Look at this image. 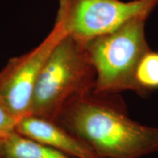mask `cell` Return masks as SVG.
<instances>
[{
  "label": "cell",
  "mask_w": 158,
  "mask_h": 158,
  "mask_svg": "<svg viewBox=\"0 0 158 158\" xmlns=\"http://www.w3.org/2000/svg\"><path fill=\"white\" fill-rule=\"evenodd\" d=\"M57 122L100 158H141L158 152V127L133 119L118 94L92 91L74 97Z\"/></svg>",
  "instance_id": "1"
},
{
  "label": "cell",
  "mask_w": 158,
  "mask_h": 158,
  "mask_svg": "<svg viewBox=\"0 0 158 158\" xmlns=\"http://www.w3.org/2000/svg\"><path fill=\"white\" fill-rule=\"evenodd\" d=\"M94 83L95 73L84 45L65 35L43 66L28 115L57 122L69 100L92 92Z\"/></svg>",
  "instance_id": "2"
},
{
  "label": "cell",
  "mask_w": 158,
  "mask_h": 158,
  "mask_svg": "<svg viewBox=\"0 0 158 158\" xmlns=\"http://www.w3.org/2000/svg\"><path fill=\"white\" fill-rule=\"evenodd\" d=\"M146 20L143 18L130 20L116 30L84 45L95 73L94 93L135 92L136 66L150 49L144 30Z\"/></svg>",
  "instance_id": "3"
},
{
  "label": "cell",
  "mask_w": 158,
  "mask_h": 158,
  "mask_svg": "<svg viewBox=\"0 0 158 158\" xmlns=\"http://www.w3.org/2000/svg\"><path fill=\"white\" fill-rule=\"evenodd\" d=\"M158 0H59L55 23L83 45L130 20L147 19Z\"/></svg>",
  "instance_id": "4"
},
{
  "label": "cell",
  "mask_w": 158,
  "mask_h": 158,
  "mask_svg": "<svg viewBox=\"0 0 158 158\" xmlns=\"http://www.w3.org/2000/svg\"><path fill=\"white\" fill-rule=\"evenodd\" d=\"M65 35L55 23L40 43L28 52L11 59L0 71V101L19 121L29 114L40 74L55 45Z\"/></svg>",
  "instance_id": "5"
},
{
  "label": "cell",
  "mask_w": 158,
  "mask_h": 158,
  "mask_svg": "<svg viewBox=\"0 0 158 158\" xmlns=\"http://www.w3.org/2000/svg\"><path fill=\"white\" fill-rule=\"evenodd\" d=\"M15 132L76 158H100L58 122L27 115L18 122Z\"/></svg>",
  "instance_id": "6"
},
{
  "label": "cell",
  "mask_w": 158,
  "mask_h": 158,
  "mask_svg": "<svg viewBox=\"0 0 158 158\" xmlns=\"http://www.w3.org/2000/svg\"><path fill=\"white\" fill-rule=\"evenodd\" d=\"M3 158H76L13 132L5 138Z\"/></svg>",
  "instance_id": "7"
},
{
  "label": "cell",
  "mask_w": 158,
  "mask_h": 158,
  "mask_svg": "<svg viewBox=\"0 0 158 158\" xmlns=\"http://www.w3.org/2000/svg\"><path fill=\"white\" fill-rule=\"evenodd\" d=\"M135 92L140 95L158 89V52L149 49L138 62L134 73Z\"/></svg>",
  "instance_id": "8"
},
{
  "label": "cell",
  "mask_w": 158,
  "mask_h": 158,
  "mask_svg": "<svg viewBox=\"0 0 158 158\" xmlns=\"http://www.w3.org/2000/svg\"><path fill=\"white\" fill-rule=\"evenodd\" d=\"M19 119L0 101V138H5L15 131Z\"/></svg>",
  "instance_id": "9"
},
{
  "label": "cell",
  "mask_w": 158,
  "mask_h": 158,
  "mask_svg": "<svg viewBox=\"0 0 158 158\" xmlns=\"http://www.w3.org/2000/svg\"><path fill=\"white\" fill-rule=\"evenodd\" d=\"M5 138H0V158L4 157V143Z\"/></svg>",
  "instance_id": "10"
}]
</instances>
